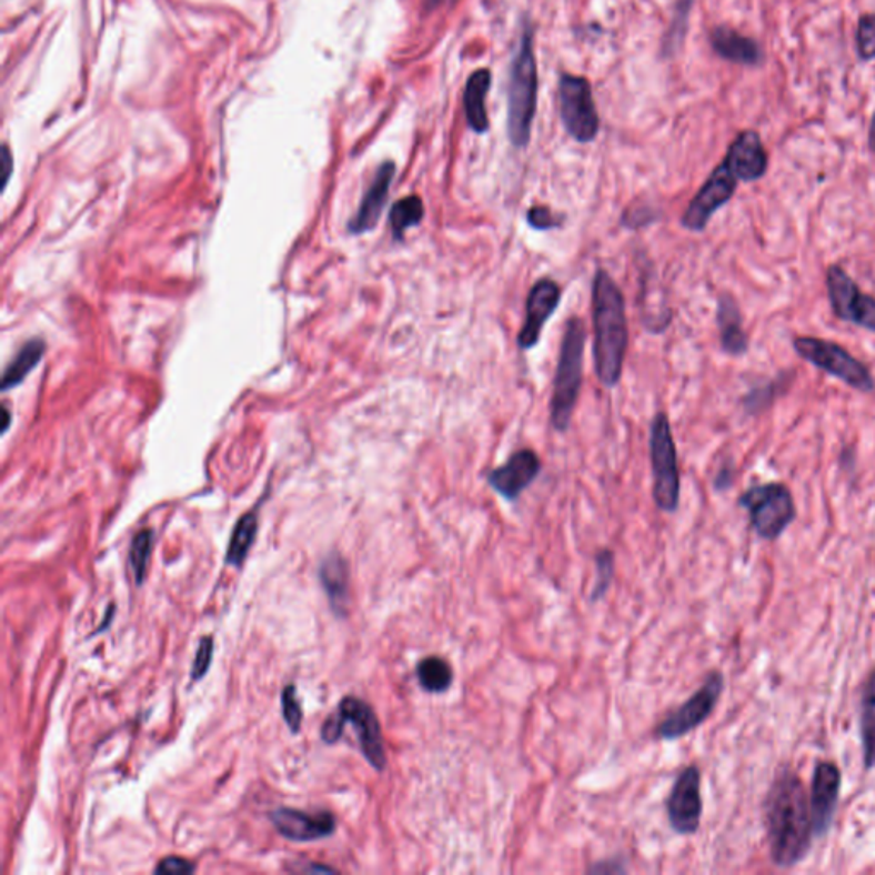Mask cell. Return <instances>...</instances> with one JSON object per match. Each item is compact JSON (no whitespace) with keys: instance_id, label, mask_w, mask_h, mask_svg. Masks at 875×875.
<instances>
[{"instance_id":"3957f363","label":"cell","mask_w":875,"mask_h":875,"mask_svg":"<svg viewBox=\"0 0 875 875\" xmlns=\"http://www.w3.org/2000/svg\"><path fill=\"white\" fill-rule=\"evenodd\" d=\"M537 62L534 53V31L531 24L523 28L519 50L512 62L509 82L510 142L515 148H527L531 142L532 122L537 110Z\"/></svg>"},{"instance_id":"ffe728a7","label":"cell","mask_w":875,"mask_h":875,"mask_svg":"<svg viewBox=\"0 0 875 875\" xmlns=\"http://www.w3.org/2000/svg\"><path fill=\"white\" fill-rule=\"evenodd\" d=\"M710 46L720 59L744 66V68H761L766 53L754 38L738 33L731 27H716L710 33Z\"/></svg>"},{"instance_id":"ac0fdd59","label":"cell","mask_w":875,"mask_h":875,"mask_svg":"<svg viewBox=\"0 0 875 875\" xmlns=\"http://www.w3.org/2000/svg\"><path fill=\"white\" fill-rule=\"evenodd\" d=\"M842 773L833 763L817 764L814 773L813 791H811V816H813L814 835H824L831 826L838 802Z\"/></svg>"},{"instance_id":"f546056e","label":"cell","mask_w":875,"mask_h":875,"mask_svg":"<svg viewBox=\"0 0 875 875\" xmlns=\"http://www.w3.org/2000/svg\"><path fill=\"white\" fill-rule=\"evenodd\" d=\"M855 47L857 56L862 62L875 60V14L865 12L858 18L857 33H855Z\"/></svg>"},{"instance_id":"52a82bcc","label":"cell","mask_w":875,"mask_h":875,"mask_svg":"<svg viewBox=\"0 0 875 875\" xmlns=\"http://www.w3.org/2000/svg\"><path fill=\"white\" fill-rule=\"evenodd\" d=\"M738 505L750 512L751 525L766 541L780 537L795 519V503L785 484L770 483L751 487Z\"/></svg>"},{"instance_id":"30bf717a","label":"cell","mask_w":875,"mask_h":875,"mask_svg":"<svg viewBox=\"0 0 875 875\" xmlns=\"http://www.w3.org/2000/svg\"><path fill=\"white\" fill-rule=\"evenodd\" d=\"M722 691H724V675L720 672H712L706 677L702 690L694 693L681 708L671 713L656 727V735L665 741H672V738L683 737L700 727L712 715Z\"/></svg>"},{"instance_id":"2e32d148","label":"cell","mask_w":875,"mask_h":875,"mask_svg":"<svg viewBox=\"0 0 875 875\" xmlns=\"http://www.w3.org/2000/svg\"><path fill=\"white\" fill-rule=\"evenodd\" d=\"M541 472V461L534 450H519L510 456L509 462L494 469L487 475V483L497 494L509 501H515L527 490Z\"/></svg>"},{"instance_id":"5b68a950","label":"cell","mask_w":875,"mask_h":875,"mask_svg":"<svg viewBox=\"0 0 875 875\" xmlns=\"http://www.w3.org/2000/svg\"><path fill=\"white\" fill-rule=\"evenodd\" d=\"M650 456H652L653 500L664 512H675L680 506L681 477L677 450L665 412H658L653 418L650 428Z\"/></svg>"},{"instance_id":"6da1fadb","label":"cell","mask_w":875,"mask_h":875,"mask_svg":"<svg viewBox=\"0 0 875 875\" xmlns=\"http://www.w3.org/2000/svg\"><path fill=\"white\" fill-rule=\"evenodd\" d=\"M766 826L775 864L792 867L801 862L814 831L811 802L794 773H782L773 783L766 801Z\"/></svg>"},{"instance_id":"d6a6232c","label":"cell","mask_w":875,"mask_h":875,"mask_svg":"<svg viewBox=\"0 0 875 875\" xmlns=\"http://www.w3.org/2000/svg\"><path fill=\"white\" fill-rule=\"evenodd\" d=\"M691 6H693V0H680V2H677L674 23H672L667 41H665L668 47H675L683 43L684 34H686L687 31V19H690Z\"/></svg>"},{"instance_id":"7c38bea8","label":"cell","mask_w":875,"mask_h":875,"mask_svg":"<svg viewBox=\"0 0 875 875\" xmlns=\"http://www.w3.org/2000/svg\"><path fill=\"white\" fill-rule=\"evenodd\" d=\"M702 773L696 766H687L672 786L667 801L671 826L680 835H693L702 821Z\"/></svg>"},{"instance_id":"74e56055","label":"cell","mask_w":875,"mask_h":875,"mask_svg":"<svg viewBox=\"0 0 875 875\" xmlns=\"http://www.w3.org/2000/svg\"><path fill=\"white\" fill-rule=\"evenodd\" d=\"M776 385H770L768 389L764 386V389L754 390V392L750 393V398L746 399L744 405H746L747 412H760L763 411L766 405L772 402V398L770 395H775Z\"/></svg>"},{"instance_id":"d4e9b609","label":"cell","mask_w":875,"mask_h":875,"mask_svg":"<svg viewBox=\"0 0 875 875\" xmlns=\"http://www.w3.org/2000/svg\"><path fill=\"white\" fill-rule=\"evenodd\" d=\"M390 230L395 242H402L411 228L424 219V204L421 197L409 195L395 202L390 209Z\"/></svg>"},{"instance_id":"4316f807","label":"cell","mask_w":875,"mask_h":875,"mask_svg":"<svg viewBox=\"0 0 875 875\" xmlns=\"http://www.w3.org/2000/svg\"><path fill=\"white\" fill-rule=\"evenodd\" d=\"M421 687L428 693H445L453 683V671L442 656H426L415 668Z\"/></svg>"},{"instance_id":"7bdbcfd3","label":"cell","mask_w":875,"mask_h":875,"mask_svg":"<svg viewBox=\"0 0 875 875\" xmlns=\"http://www.w3.org/2000/svg\"><path fill=\"white\" fill-rule=\"evenodd\" d=\"M443 0H424V4H426L428 11H433L434 8L442 4Z\"/></svg>"},{"instance_id":"277c9868","label":"cell","mask_w":875,"mask_h":875,"mask_svg":"<svg viewBox=\"0 0 875 875\" xmlns=\"http://www.w3.org/2000/svg\"><path fill=\"white\" fill-rule=\"evenodd\" d=\"M585 342L586 332L582 320H570L561 342L560 361H557L553 399H551V423L557 431H566L572 424L573 411L579 402L580 386H582Z\"/></svg>"},{"instance_id":"8992f818","label":"cell","mask_w":875,"mask_h":875,"mask_svg":"<svg viewBox=\"0 0 875 875\" xmlns=\"http://www.w3.org/2000/svg\"><path fill=\"white\" fill-rule=\"evenodd\" d=\"M794 349L802 360L819 368L827 375L842 380L858 392L868 393L875 389L871 370L836 342L807 335V338H795Z\"/></svg>"},{"instance_id":"e0dca14e","label":"cell","mask_w":875,"mask_h":875,"mask_svg":"<svg viewBox=\"0 0 875 875\" xmlns=\"http://www.w3.org/2000/svg\"><path fill=\"white\" fill-rule=\"evenodd\" d=\"M271 821L275 829L291 842H313L326 838L335 831V817L325 811L313 814L282 807L271 814Z\"/></svg>"},{"instance_id":"603a6c76","label":"cell","mask_w":875,"mask_h":875,"mask_svg":"<svg viewBox=\"0 0 875 875\" xmlns=\"http://www.w3.org/2000/svg\"><path fill=\"white\" fill-rule=\"evenodd\" d=\"M320 582L335 614L344 616L348 611L349 570L341 554L332 553L323 560L320 566Z\"/></svg>"},{"instance_id":"60d3db41","label":"cell","mask_w":875,"mask_h":875,"mask_svg":"<svg viewBox=\"0 0 875 875\" xmlns=\"http://www.w3.org/2000/svg\"><path fill=\"white\" fill-rule=\"evenodd\" d=\"M868 149L875 154V112L872 115L871 127H868Z\"/></svg>"},{"instance_id":"ba28073f","label":"cell","mask_w":875,"mask_h":875,"mask_svg":"<svg viewBox=\"0 0 875 875\" xmlns=\"http://www.w3.org/2000/svg\"><path fill=\"white\" fill-rule=\"evenodd\" d=\"M560 113L564 129L575 141L586 144L597 138L601 120L592 97V86L582 76H561Z\"/></svg>"},{"instance_id":"8fae6325","label":"cell","mask_w":875,"mask_h":875,"mask_svg":"<svg viewBox=\"0 0 875 875\" xmlns=\"http://www.w3.org/2000/svg\"><path fill=\"white\" fill-rule=\"evenodd\" d=\"M738 180L722 161L710 174L705 185L694 195L683 215V227L690 231H703L718 209L731 202L737 190Z\"/></svg>"},{"instance_id":"9a60e30c","label":"cell","mask_w":875,"mask_h":875,"mask_svg":"<svg viewBox=\"0 0 875 875\" xmlns=\"http://www.w3.org/2000/svg\"><path fill=\"white\" fill-rule=\"evenodd\" d=\"M561 301V288L551 279L535 282L527 298L525 322L519 334V345L523 351L534 348L541 339L545 322L551 319Z\"/></svg>"},{"instance_id":"8d00e7d4","label":"cell","mask_w":875,"mask_h":875,"mask_svg":"<svg viewBox=\"0 0 875 875\" xmlns=\"http://www.w3.org/2000/svg\"><path fill=\"white\" fill-rule=\"evenodd\" d=\"M195 871V865L192 862L185 861L180 857H167L158 864L154 868L157 874H190Z\"/></svg>"},{"instance_id":"f1b7e54d","label":"cell","mask_w":875,"mask_h":875,"mask_svg":"<svg viewBox=\"0 0 875 875\" xmlns=\"http://www.w3.org/2000/svg\"><path fill=\"white\" fill-rule=\"evenodd\" d=\"M152 551V531L144 529L135 535L130 545V564L134 570L135 583L142 585L148 575L149 556Z\"/></svg>"},{"instance_id":"4fadbf2b","label":"cell","mask_w":875,"mask_h":875,"mask_svg":"<svg viewBox=\"0 0 875 875\" xmlns=\"http://www.w3.org/2000/svg\"><path fill=\"white\" fill-rule=\"evenodd\" d=\"M338 712L341 713L345 724L348 722L353 724L354 731L358 732L361 751H363L368 763L376 772H383L386 766V754L385 747H383L382 728H380L379 718H376L373 708L360 697L345 696L339 703Z\"/></svg>"},{"instance_id":"7402d4cb","label":"cell","mask_w":875,"mask_h":875,"mask_svg":"<svg viewBox=\"0 0 875 875\" xmlns=\"http://www.w3.org/2000/svg\"><path fill=\"white\" fill-rule=\"evenodd\" d=\"M491 88L490 69H477L469 78L464 91L465 117L469 127L475 134H486L490 130V119H487L486 97Z\"/></svg>"},{"instance_id":"cb8c5ba5","label":"cell","mask_w":875,"mask_h":875,"mask_svg":"<svg viewBox=\"0 0 875 875\" xmlns=\"http://www.w3.org/2000/svg\"><path fill=\"white\" fill-rule=\"evenodd\" d=\"M43 354H46V342L40 341V339H33V341L27 342L23 348L19 349L14 360L6 368L2 390H11L21 385L31 371L38 366Z\"/></svg>"},{"instance_id":"d6986e66","label":"cell","mask_w":875,"mask_h":875,"mask_svg":"<svg viewBox=\"0 0 875 875\" xmlns=\"http://www.w3.org/2000/svg\"><path fill=\"white\" fill-rule=\"evenodd\" d=\"M393 177H395V164L392 161H385L376 170L375 179H373L370 189L364 193L356 215L349 221V231L351 233L363 234L375 230L380 218H382L383 209H385Z\"/></svg>"},{"instance_id":"4dcf8cb0","label":"cell","mask_w":875,"mask_h":875,"mask_svg":"<svg viewBox=\"0 0 875 875\" xmlns=\"http://www.w3.org/2000/svg\"><path fill=\"white\" fill-rule=\"evenodd\" d=\"M595 566H597V580H595L594 592H592V601H599L607 594L609 586L612 583V575H614V554L612 551L604 550L595 557Z\"/></svg>"},{"instance_id":"ab89813d","label":"cell","mask_w":875,"mask_h":875,"mask_svg":"<svg viewBox=\"0 0 875 875\" xmlns=\"http://www.w3.org/2000/svg\"><path fill=\"white\" fill-rule=\"evenodd\" d=\"M113 614H115V605H108L107 614H104L103 623L100 624V627H98V630L94 631V633H103V631H107L108 626L112 624Z\"/></svg>"},{"instance_id":"484cf974","label":"cell","mask_w":875,"mask_h":875,"mask_svg":"<svg viewBox=\"0 0 875 875\" xmlns=\"http://www.w3.org/2000/svg\"><path fill=\"white\" fill-rule=\"evenodd\" d=\"M257 529H259V520H257L255 513H247L238 520L233 534H231L230 544H228V564L242 566L252 550L253 542H255Z\"/></svg>"},{"instance_id":"83f0119b","label":"cell","mask_w":875,"mask_h":875,"mask_svg":"<svg viewBox=\"0 0 875 875\" xmlns=\"http://www.w3.org/2000/svg\"><path fill=\"white\" fill-rule=\"evenodd\" d=\"M862 738H864L865 766H875V668L868 677L862 697Z\"/></svg>"},{"instance_id":"44dd1931","label":"cell","mask_w":875,"mask_h":875,"mask_svg":"<svg viewBox=\"0 0 875 875\" xmlns=\"http://www.w3.org/2000/svg\"><path fill=\"white\" fill-rule=\"evenodd\" d=\"M716 320H718L720 341H722L725 353L732 354V356L746 354L750 349V338L742 326L741 310H738L734 298L728 294L720 296Z\"/></svg>"},{"instance_id":"d590c367","label":"cell","mask_w":875,"mask_h":875,"mask_svg":"<svg viewBox=\"0 0 875 875\" xmlns=\"http://www.w3.org/2000/svg\"><path fill=\"white\" fill-rule=\"evenodd\" d=\"M345 722L342 720L341 713L335 712L334 715L329 716V718L323 722L322 725V738L325 744H335V742L341 738L342 732H344Z\"/></svg>"},{"instance_id":"1f68e13d","label":"cell","mask_w":875,"mask_h":875,"mask_svg":"<svg viewBox=\"0 0 875 875\" xmlns=\"http://www.w3.org/2000/svg\"><path fill=\"white\" fill-rule=\"evenodd\" d=\"M282 716L286 722L288 727L291 728L293 734L301 731V722H303V712H301L300 702H298L296 687L288 684L281 694Z\"/></svg>"},{"instance_id":"f35d334b","label":"cell","mask_w":875,"mask_h":875,"mask_svg":"<svg viewBox=\"0 0 875 875\" xmlns=\"http://www.w3.org/2000/svg\"><path fill=\"white\" fill-rule=\"evenodd\" d=\"M2 171H4V187L8 185L9 177H11L12 171V157L11 152H9V148H4L2 151Z\"/></svg>"},{"instance_id":"7a4b0ae2","label":"cell","mask_w":875,"mask_h":875,"mask_svg":"<svg viewBox=\"0 0 875 875\" xmlns=\"http://www.w3.org/2000/svg\"><path fill=\"white\" fill-rule=\"evenodd\" d=\"M592 316H594V360L599 380L605 386H616L626 358V306L614 279L605 271H597L592 282Z\"/></svg>"},{"instance_id":"836d02e7","label":"cell","mask_w":875,"mask_h":875,"mask_svg":"<svg viewBox=\"0 0 875 875\" xmlns=\"http://www.w3.org/2000/svg\"><path fill=\"white\" fill-rule=\"evenodd\" d=\"M212 653H214V640L211 636H204L199 643L197 648L195 658L192 665V681H201L208 674L209 667L212 664Z\"/></svg>"},{"instance_id":"b9f144b4","label":"cell","mask_w":875,"mask_h":875,"mask_svg":"<svg viewBox=\"0 0 875 875\" xmlns=\"http://www.w3.org/2000/svg\"><path fill=\"white\" fill-rule=\"evenodd\" d=\"M2 421H4V424H2V433H6V431L9 430V423H11V412H9L8 405L2 408Z\"/></svg>"},{"instance_id":"e575fe53","label":"cell","mask_w":875,"mask_h":875,"mask_svg":"<svg viewBox=\"0 0 875 875\" xmlns=\"http://www.w3.org/2000/svg\"><path fill=\"white\" fill-rule=\"evenodd\" d=\"M527 221L534 230L544 231L560 228L563 218H556V214H553V211L545 205H535V208L529 209Z\"/></svg>"},{"instance_id":"5bb4252c","label":"cell","mask_w":875,"mask_h":875,"mask_svg":"<svg viewBox=\"0 0 875 875\" xmlns=\"http://www.w3.org/2000/svg\"><path fill=\"white\" fill-rule=\"evenodd\" d=\"M724 163L738 182H757L770 167L768 151L756 130H742L728 145Z\"/></svg>"},{"instance_id":"9c48e42d","label":"cell","mask_w":875,"mask_h":875,"mask_svg":"<svg viewBox=\"0 0 875 875\" xmlns=\"http://www.w3.org/2000/svg\"><path fill=\"white\" fill-rule=\"evenodd\" d=\"M826 286L831 309L839 320L875 332V298L865 294L839 265L827 269Z\"/></svg>"}]
</instances>
